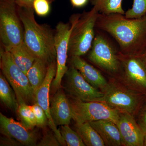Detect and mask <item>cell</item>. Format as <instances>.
Masks as SVG:
<instances>
[{"label": "cell", "mask_w": 146, "mask_h": 146, "mask_svg": "<svg viewBox=\"0 0 146 146\" xmlns=\"http://www.w3.org/2000/svg\"><path fill=\"white\" fill-rule=\"evenodd\" d=\"M96 28L112 36L117 43L120 53L140 57L146 44V16L127 18L124 15L99 13Z\"/></svg>", "instance_id": "1"}, {"label": "cell", "mask_w": 146, "mask_h": 146, "mask_svg": "<svg viewBox=\"0 0 146 146\" xmlns=\"http://www.w3.org/2000/svg\"><path fill=\"white\" fill-rule=\"evenodd\" d=\"M18 11L24 27V42L36 58L49 65L56 58L54 33L46 25L36 22L33 8L18 6Z\"/></svg>", "instance_id": "2"}, {"label": "cell", "mask_w": 146, "mask_h": 146, "mask_svg": "<svg viewBox=\"0 0 146 146\" xmlns=\"http://www.w3.org/2000/svg\"><path fill=\"white\" fill-rule=\"evenodd\" d=\"M99 13L93 7L89 11L74 14L71 17L73 28L68 45V54L71 56H81L91 49Z\"/></svg>", "instance_id": "3"}, {"label": "cell", "mask_w": 146, "mask_h": 146, "mask_svg": "<svg viewBox=\"0 0 146 146\" xmlns=\"http://www.w3.org/2000/svg\"><path fill=\"white\" fill-rule=\"evenodd\" d=\"M0 38L7 51L24 42V27L16 0H0Z\"/></svg>", "instance_id": "4"}, {"label": "cell", "mask_w": 146, "mask_h": 146, "mask_svg": "<svg viewBox=\"0 0 146 146\" xmlns=\"http://www.w3.org/2000/svg\"><path fill=\"white\" fill-rule=\"evenodd\" d=\"M0 56L2 72L15 92L19 104L34 102L35 93L29 79L16 65L10 52L2 47Z\"/></svg>", "instance_id": "5"}, {"label": "cell", "mask_w": 146, "mask_h": 146, "mask_svg": "<svg viewBox=\"0 0 146 146\" xmlns=\"http://www.w3.org/2000/svg\"><path fill=\"white\" fill-rule=\"evenodd\" d=\"M73 119L76 122L110 121L117 124L120 111L109 106L104 102H83L75 99L70 100Z\"/></svg>", "instance_id": "6"}, {"label": "cell", "mask_w": 146, "mask_h": 146, "mask_svg": "<svg viewBox=\"0 0 146 146\" xmlns=\"http://www.w3.org/2000/svg\"><path fill=\"white\" fill-rule=\"evenodd\" d=\"M119 52L115 50L106 36L98 33L95 35L88 58L103 70L110 74H116L123 70Z\"/></svg>", "instance_id": "7"}, {"label": "cell", "mask_w": 146, "mask_h": 146, "mask_svg": "<svg viewBox=\"0 0 146 146\" xmlns=\"http://www.w3.org/2000/svg\"><path fill=\"white\" fill-rule=\"evenodd\" d=\"M73 28V24L60 22L56 27L54 32V46L56 52V74L53 80L52 86L53 91L60 89L62 79L68 68L66 65L68 54L69 39Z\"/></svg>", "instance_id": "8"}, {"label": "cell", "mask_w": 146, "mask_h": 146, "mask_svg": "<svg viewBox=\"0 0 146 146\" xmlns=\"http://www.w3.org/2000/svg\"><path fill=\"white\" fill-rule=\"evenodd\" d=\"M65 75V91L73 99L83 102H104V93L87 82L74 67L71 65Z\"/></svg>", "instance_id": "9"}, {"label": "cell", "mask_w": 146, "mask_h": 146, "mask_svg": "<svg viewBox=\"0 0 146 146\" xmlns=\"http://www.w3.org/2000/svg\"><path fill=\"white\" fill-rule=\"evenodd\" d=\"M103 92L104 94V102L120 112L132 115L138 107L139 97L132 90L116 83H108Z\"/></svg>", "instance_id": "10"}, {"label": "cell", "mask_w": 146, "mask_h": 146, "mask_svg": "<svg viewBox=\"0 0 146 146\" xmlns=\"http://www.w3.org/2000/svg\"><path fill=\"white\" fill-rule=\"evenodd\" d=\"M57 65L55 60L49 65L48 72L44 81L35 94L34 103H36L44 110L48 119V125L57 137L62 146L67 144L61 136L59 129L55 125L50 112L49 93L53 80L56 74Z\"/></svg>", "instance_id": "11"}, {"label": "cell", "mask_w": 146, "mask_h": 146, "mask_svg": "<svg viewBox=\"0 0 146 146\" xmlns=\"http://www.w3.org/2000/svg\"><path fill=\"white\" fill-rule=\"evenodd\" d=\"M32 130L13 118L0 113V131L3 136L14 138L23 145L36 146L37 135L36 131Z\"/></svg>", "instance_id": "12"}, {"label": "cell", "mask_w": 146, "mask_h": 146, "mask_svg": "<svg viewBox=\"0 0 146 146\" xmlns=\"http://www.w3.org/2000/svg\"><path fill=\"white\" fill-rule=\"evenodd\" d=\"M123 76L129 85L146 89V66L141 58L126 56L119 52Z\"/></svg>", "instance_id": "13"}, {"label": "cell", "mask_w": 146, "mask_h": 146, "mask_svg": "<svg viewBox=\"0 0 146 146\" xmlns=\"http://www.w3.org/2000/svg\"><path fill=\"white\" fill-rule=\"evenodd\" d=\"M117 125L119 131L122 145L144 146L145 133L132 115L127 112H120Z\"/></svg>", "instance_id": "14"}, {"label": "cell", "mask_w": 146, "mask_h": 146, "mask_svg": "<svg viewBox=\"0 0 146 146\" xmlns=\"http://www.w3.org/2000/svg\"><path fill=\"white\" fill-rule=\"evenodd\" d=\"M50 112L55 125H69L73 119L70 100L60 89L58 90L50 102Z\"/></svg>", "instance_id": "15"}, {"label": "cell", "mask_w": 146, "mask_h": 146, "mask_svg": "<svg viewBox=\"0 0 146 146\" xmlns=\"http://www.w3.org/2000/svg\"><path fill=\"white\" fill-rule=\"evenodd\" d=\"M70 64L80 73L84 79L96 89L103 91L108 82L102 73L81 56H71Z\"/></svg>", "instance_id": "16"}, {"label": "cell", "mask_w": 146, "mask_h": 146, "mask_svg": "<svg viewBox=\"0 0 146 146\" xmlns=\"http://www.w3.org/2000/svg\"><path fill=\"white\" fill-rule=\"evenodd\" d=\"M89 123L99 133L105 145H122L119 131L115 123L108 120H101Z\"/></svg>", "instance_id": "17"}, {"label": "cell", "mask_w": 146, "mask_h": 146, "mask_svg": "<svg viewBox=\"0 0 146 146\" xmlns=\"http://www.w3.org/2000/svg\"><path fill=\"white\" fill-rule=\"evenodd\" d=\"M16 65L27 75L36 58L24 42L9 51Z\"/></svg>", "instance_id": "18"}, {"label": "cell", "mask_w": 146, "mask_h": 146, "mask_svg": "<svg viewBox=\"0 0 146 146\" xmlns=\"http://www.w3.org/2000/svg\"><path fill=\"white\" fill-rule=\"evenodd\" d=\"M76 131L87 146H104V142L89 122H76Z\"/></svg>", "instance_id": "19"}, {"label": "cell", "mask_w": 146, "mask_h": 146, "mask_svg": "<svg viewBox=\"0 0 146 146\" xmlns=\"http://www.w3.org/2000/svg\"><path fill=\"white\" fill-rule=\"evenodd\" d=\"M49 65L43 60L36 58L27 72V76L35 94L44 81Z\"/></svg>", "instance_id": "20"}, {"label": "cell", "mask_w": 146, "mask_h": 146, "mask_svg": "<svg viewBox=\"0 0 146 146\" xmlns=\"http://www.w3.org/2000/svg\"><path fill=\"white\" fill-rule=\"evenodd\" d=\"M3 74L0 75V99L5 105L13 112H17L18 103L16 94Z\"/></svg>", "instance_id": "21"}, {"label": "cell", "mask_w": 146, "mask_h": 146, "mask_svg": "<svg viewBox=\"0 0 146 146\" xmlns=\"http://www.w3.org/2000/svg\"><path fill=\"white\" fill-rule=\"evenodd\" d=\"M123 0H93L92 4L100 13L109 15L119 13L125 15L122 7Z\"/></svg>", "instance_id": "22"}, {"label": "cell", "mask_w": 146, "mask_h": 146, "mask_svg": "<svg viewBox=\"0 0 146 146\" xmlns=\"http://www.w3.org/2000/svg\"><path fill=\"white\" fill-rule=\"evenodd\" d=\"M17 112L21 123L29 130H33L36 126V120L31 106L25 103L20 104Z\"/></svg>", "instance_id": "23"}, {"label": "cell", "mask_w": 146, "mask_h": 146, "mask_svg": "<svg viewBox=\"0 0 146 146\" xmlns=\"http://www.w3.org/2000/svg\"><path fill=\"white\" fill-rule=\"evenodd\" d=\"M59 130L67 146H86L77 132L72 130L69 125H61Z\"/></svg>", "instance_id": "24"}, {"label": "cell", "mask_w": 146, "mask_h": 146, "mask_svg": "<svg viewBox=\"0 0 146 146\" xmlns=\"http://www.w3.org/2000/svg\"><path fill=\"white\" fill-rule=\"evenodd\" d=\"M146 14V0H133V5L125 12L127 18H141Z\"/></svg>", "instance_id": "25"}, {"label": "cell", "mask_w": 146, "mask_h": 146, "mask_svg": "<svg viewBox=\"0 0 146 146\" xmlns=\"http://www.w3.org/2000/svg\"><path fill=\"white\" fill-rule=\"evenodd\" d=\"M31 107L36 118V126L44 127L48 124L46 113L40 106L35 103Z\"/></svg>", "instance_id": "26"}, {"label": "cell", "mask_w": 146, "mask_h": 146, "mask_svg": "<svg viewBox=\"0 0 146 146\" xmlns=\"http://www.w3.org/2000/svg\"><path fill=\"white\" fill-rule=\"evenodd\" d=\"M50 0H35L33 3V9L40 16H47L50 13Z\"/></svg>", "instance_id": "27"}, {"label": "cell", "mask_w": 146, "mask_h": 146, "mask_svg": "<svg viewBox=\"0 0 146 146\" xmlns=\"http://www.w3.org/2000/svg\"><path fill=\"white\" fill-rule=\"evenodd\" d=\"M38 146H59L61 145L55 134L48 133L44 136L40 142L36 144Z\"/></svg>", "instance_id": "28"}, {"label": "cell", "mask_w": 146, "mask_h": 146, "mask_svg": "<svg viewBox=\"0 0 146 146\" xmlns=\"http://www.w3.org/2000/svg\"><path fill=\"white\" fill-rule=\"evenodd\" d=\"M23 145L14 138L3 136L1 137V146H21Z\"/></svg>", "instance_id": "29"}, {"label": "cell", "mask_w": 146, "mask_h": 146, "mask_svg": "<svg viewBox=\"0 0 146 146\" xmlns=\"http://www.w3.org/2000/svg\"><path fill=\"white\" fill-rule=\"evenodd\" d=\"M138 124L145 134L146 133V105L141 110L138 117Z\"/></svg>", "instance_id": "30"}, {"label": "cell", "mask_w": 146, "mask_h": 146, "mask_svg": "<svg viewBox=\"0 0 146 146\" xmlns=\"http://www.w3.org/2000/svg\"><path fill=\"white\" fill-rule=\"evenodd\" d=\"M34 1L35 0H16L18 6L26 8H33V5Z\"/></svg>", "instance_id": "31"}, {"label": "cell", "mask_w": 146, "mask_h": 146, "mask_svg": "<svg viewBox=\"0 0 146 146\" xmlns=\"http://www.w3.org/2000/svg\"><path fill=\"white\" fill-rule=\"evenodd\" d=\"M89 0H70L71 4L74 7L80 8L84 6Z\"/></svg>", "instance_id": "32"}, {"label": "cell", "mask_w": 146, "mask_h": 146, "mask_svg": "<svg viewBox=\"0 0 146 146\" xmlns=\"http://www.w3.org/2000/svg\"><path fill=\"white\" fill-rule=\"evenodd\" d=\"M144 146H146V133L144 136Z\"/></svg>", "instance_id": "33"}, {"label": "cell", "mask_w": 146, "mask_h": 146, "mask_svg": "<svg viewBox=\"0 0 146 146\" xmlns=\"http://www.w3.org/2000/svg\"><path fill=\"white\" fill-rule=\"evenodd\" d=\"M144 59H145V63H144L145 64V65L146 66V54L145 55V58H144Z\"/></svg>", "instance_id": "34"}]
</instances>
